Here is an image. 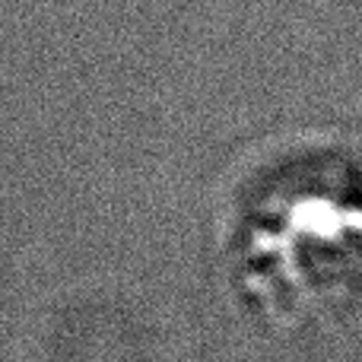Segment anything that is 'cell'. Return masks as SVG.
Segmentation results:
<instances>
[{
  "label": "cell",
  "instance_id": "obj_1",
  "mask_svg": "<svg viewBox=\"0 0 362 362\" xmlns=\"http://www.w3.org/2000/svg\"><path fill=\"white\" fill-rule=\"evenodd\" d=\"M226 261L270 327L334 321L362 289V178L327 156L261 175L232 210Z\"/></svg>",
  "mask_w": 362,
  "mask_h": 362
}]
</instances>
